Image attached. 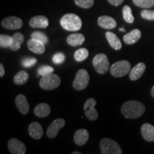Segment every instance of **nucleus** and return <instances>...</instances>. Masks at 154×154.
Here are the masks:
<instances>
[{
  "label": "nucleus",
  "mask_w": 154,
  "mask_h": 154,
  "mask_svg": "<svg viewBox=\"0 0 154 154\" xmlns=\"http://www.w3.org/2000/svg\"><path fill=\"white\" fill-rule=\"evenodd\" d=\"M146 108L143 103L138 101H126L121 106V113L126 119L139 118L143 114Z\"/></svg>",
  "instance_id": "obj_1"
},
{
  "label": "nucleus",
  "mask_w": 154,
  "mask_h": 154,
  "mask_svg": "<svg viewBox=\"0 0 154 154\" xmlns=\"http://www.w3.org/2000/svg\"><path fill=\"white\" fill-rule=\"evenodd\" d=\"M61 26L69 32H77L82 26V19L78 15L69 13L63 15L60 20Z\"/></svg>",
  "instance_id": "obj_2"
},
{
  "label": "nucleus",
  "mask_w": 154,
  "mask_h": 154,
  "mask_svg": "<svg viewBox=\"0 0 154 154\" xmlns=\"http://www.w3.org/2000/svg\"><path fill=\"white\" fill-rule=\"evenodd\" d=\"M61 79L58 75L50 74L47 76H44L39 81V86L42 89L46 91H51L57 88L60 86Z\"/></svg>",
  "instance_id": "obj_3"
},
{
  "label": "nucleus",
  "mask_w": 154,
  "mask_h": 154,
  "mask_svg": "<svg viewBox=\"0 0 154 154\" xmlns=\"http://www.w3.org/2000/svg\"><path fill=\"white\" fill-rule=\"evenodd\" d=\"M100 149L102 154H121L120 146L111 138H103L100 141Z\"/></svg>",
  "instance_id": "obj_4"
},
{
  "label": "nucleus",
  "mask_w": 154,
  "mask_h": 154,
  "mask_svg": "<svg viewBox=\"0 0 154 154\" xmlns=\"http://www.w3.org/2000/svg\"><path fill=\"white\" fill-rule=\"evenodd\" d=\"M93 66L96 72L100 74H104L108 72L110 66L109 60L104 54H98L93 59Z\"/></svg>",
  "instance_id": "obj_5"
},
{
  "label": "nucleus",
  "mask_w": 154,
  "mask_h": 154,
  "mask_svg": "<svg viewBox=\"0 0 154 154\" xmlns=\"http://www.w3.org/2000/svg\"><path fill=\"white\" fill-rule=\"evenodd\" d=\"M131 71V63L128 61L121 60L113 63L110 69V73L113 76L120 78L126 75Z\"/></svg>",
  "instance_id": "obj_6"
},
{
  "label": "nucleus",
  "mask_w": 154,
  "mask_h": 154,
  "mask_svg": "<svg viewBox=\"0 0 154 154\" xmlns=\"http://www.w3.org/2000/svg\"><path fill=\"white\" fill-rule=\"evenodd\" d=\"M89 74L85 69H79L73 82V87L77 91H82L87 87L89 82Z\"/></svg>",
  "instance_id": "obj_7"
},
{
  "label": "nucleus",
  "mask_w": 154,
  "mask_h": 154,
  "mask_svg": "<svg viewBox=\"0 0 154 154\" xmlns=\"http://www.w3.org/2000/svg\"><path fill=\"white\" fill-rule=\"evenodd\" d=\"M96 101L93 98H90L86 100L84 105V109L85 111V115L91 121H96L99 117L98 111L95 109Z\"/></svg>",
  "instance_id": "obj_8"
},
{
  "label": "nucleus",
  "mask_w": 154,
  "mask_h": 154,
  "mask_svg": "<svg viewBox=\"0 0 154 154\" xmlns=\"http://www.w3.org/2000/svg\"><path fill=\"white\" fill-rule=\"evenodd\" d=\"M2 25L7 29L16 30L22 27L23 22L22 19L17 17H9L3 19Z\"/></svg>",
  "instance_id": "obj_9"
},
{
  "label": "nucleus",
  "mask_w": 154,
  "mask_h": 154,
  "mask_svg": "<svg viewBox=\"0 0 154 154\" xmlns=\"http://www.w3.org/2000/svg\"><path fill=\"white\" fill-rule=\"evenodd\" d=\"M7 146L9 152L12 154H24L26 151V146L17 138H11Z\"/></svg>",
  "instance_id": "obj_10"
},
{
  "label": "nucleus",
  "mask_w": 154,
  "mask_h": 154,
  "mask_svg": "<svg viewBox=\"0 0 154 154\" xmlns=\"http://www.w3.org/2000/svg\"><path fill=\"white\" fill-rule=\"evenodd\" d=\"M66 122L63 119H57L54 121L47 129V135L48 137L50 138H55L61 128L64 126Z\"/></svg>",
  "instance_id": "obj_11"
},
{
  "label": "nucleus",
  "mask_w": 154,
  "mask_h": 154,
  "mask_svg": "<svg viewBox=\"0 0 154 154\" xmlns=\"http://www.w3.org/2000/svg\"><path fill=\"white\" fill-rule=\"evenodd\" d=\"M43 42L32 38L27 42V47L30 51L36 54H42L45 51V46Z\"/></svg>",
  "instance_id": "obj_12"
},
{
  "label": "nucleus",
  "mask_w": 154,
  "mask_h": 154,
  "mask_svg": "<svg viewBox=\"0 0 154 154\" xmlns=\"http://www.w3.org/2000/svg\"><path fill=\"white\" fill-rule=\"evenodd\" d=\"M15 103H16L17 109L22 114H27L29 111V105L28 101L26 98L23 94H19L17 96L15 99Z\"/></svg>",
  "instance_id": "obj_13"
},
{
  "label": "nucleus",
  "mask_w": 154,
  "mask_h": 154,
  "mask_svg": "<svg viewBox=\"0 0 154 154\" xmlns=\"http://www.w3.org/2000/svg\"><path fill=\"white\" fill-rule=\"evenodd\" d=\"M29 26L32 28H47L49 26V19L42 15L35 16L30 19Z\"/></svg>",
  "instance_id": "obj_14"
},
{
  "label": "nucleus",
  "mask_w": 154,
  "mask_h": 154,
  "mask_svg": "<svg viewBox=\"0 0 154 154\" xmlns=\"http://www.w3.org/2000/svg\"><path fill=\"white\" fill-rule=\"evenodd\" d=\"M29 134L34 139H40L44 134V131L41 124L38 122H32L29 126Z\"/></svg>",
  "instance_id": "obj_15"
},
{
  "label": "nucleus",
  "mask_w": 154,
  "mask_h": 154,
  "mask_svg": "<svg viewBox=\"0 0 154 154\" xmlns=\"http://www.w3.org/2000/svg\"><path fill=\"white\" fill-rule=\"evenodd\" d=\"M98 24L100 27L105 29H112L116 26V22L113 18L109 16H101L98 19Z\"/></svg>",
  "instance_id": "obj_16"
},
{
  "label": "nucleus",
  "mask_w": 154,
  "mask_h": 154,
  "mask_svg": "<svg viewBox=\"0 0 154 154\" xmlns=\"http://www.w3.org/2000/svg\"><path fill=\"white\" fill-rule=\"evenodd\" d=\"M146 68V64L143 62L138 63L134 68L131 69L129 72V78L132 81H136L139 79L142 75L143 74Z\"/></svg>",
  "instance_id": "obj_17"
},
{
  "label": "nucleus",
  "mask_w": 154,
  "mask_h": 154,
  "mask_svg": "<svg viewBox=\"0 0 154 154\" xmlns=\"http://www.w3.org/2000/svg\"><path fill=\"white\" fill-rule=\"evenodd\" d=\"M89 134L86 129L81 128L75 133L74 140L77 146H84L88 141Z\"/></svg>",
  "instance_id": "obj_18"
},
{
  "label": "nucleus",
  "mask_w": 154,
  "mask_h": 154,
  "mask_svg": "<svg viewBox=\"0 0 154 154\" xmlns=\"http://www.w3.org/2000/svg\"><path fill=\"white\" fill-rule=\"evenodd\" d=\"M140 131L144 140L149 142L154 141V126L150 124L142 125Z\"/></svg>",
  "instance_id": "obj_19"
},
{
  "label": "nucleus",
  "mask_w": 154,
  "mask_h": 154,
  "mask_svg": "<svg viewBox=\"0 0 154 154\" xmlns=\"http://www.w3.org/2000/svg\"><path fill=\"white\" fill-rule=\"evenodd\" d=\"M141 37V32L139 29H135L124 36V41L126 44H134Z\"/></svg>",
  "instance_id": "obj_20"
},
{
  "label": "nucleus",
  "mask_w": 154,
  "mask_h": 154,
  "mask_svg": "<svg viewBox=\"0 0 154 154\" xmlns=\"http://www.w3.org/2000/svg\"><path fill=\"white\" fill-rule=\"evenodd\" d=\"M51 113V108L47 103H42L38 104L34 109V113L37 117L44 118L49 116Z\"/></svg>",
  "instance_id": "obj_21"
},
{
  "label": "nucleus",
  "mask_w": 154,
  "mask_h": 154,
  "mask_svg": "<svg viewBox=\"0 0 154 154\" xmlns=\"http://www.w3.org/2000/svg\"><path fill=\"white\" fill-rule=\"evenodd\" d=\"M85 41V37L82 34L76 33L69 35L66 38V42L70 46L72 47H78L82 45Z\"/></svg>",
  "instance_id": "obj_22"
},
{
  "label": "nucleus",
  "mask_w": 154,
  "mask_h": 154,
  "mask_svg": "<svg viewBox=\"0 0 154 154\" xmlns=\"http://www.w3.org/2000/svg\"><path fill=\"white\" fill-rule=\"evenodd\" d=\"M106 37L108 42L113 49L115 50H120L122 47V44L118 36L114 33L111 32H107L106 33Z\"/></svg>",
  "instance_id": "obj_23"
},
{
  "label": "nucleus",
  "mask_w": 154,
  "mask_h": 154,
  "mask_svg": "<svg viewBox=\"0 0 154 154\" xmlns=\"http://www.w3.org/2000/svg\"><path fill=\"white\" fill-rule=\"evenodd\" d=\"M24 41V36L22 33L17 32L12 36V42L9 47L11 51H18Z\"/></svg>",
  "instance_id": "obj_24"
},
{
  "label": "nucleus",
  "mask_w": 154,
  "mask_h": 154,
  "mask_svg": "<svg viewBox=\"0 0 154 154\" xmlns=\"http://www.w3.org/2000/svg\"><path fill=\"white\" fill-rule=\"evenodd\" d=\"M29 77V76L27 72H24V71L19 72L14 77V84H17V85H23L25 83L27 82Z\"/></svg>",
  "instance_id": "obj_25"
},
{
  "label": "nucleus",
  "mask_w": 154,
  "mask_h": 154,
  "mask_svg": "<svg viewBox=\"0 0 154 154\" xmlns=\"http://www.w3.org/2000/svg\"><path fill=\"white\" fill-rule=\"evenodd\" d=\"M122 13L124 19L127 23L132 24V23L134 22V17L132 14L131 8L129 6H124V7H123Z\"/></svg>",
  "instance_id": "obj_26"
},
{
  "label": "nucleus",
  "mask_w": 154,
  "mask_h": 154,
  "mask_svg": "<svg viewBox=\"0 0 154 154\" xmlns=\"http://www.w3.org/2000/svg\"><path fill=\"white\" fill-rule=\"evenodd\" d=\"M88 57V51L86 48H81L75 51L74 59L76 61H84Z\"/></svg>",
  "instance_id": "obj_27"
},
{
  "label": "nucleus",
  "mask_w": 154,
  "mask_h": 154,
  "mask_svg": "<svg viewBox=\"0 0 154 154\" xmlns=\"http://www.w3.org/2000/svg\"><path fill=\"white\" fill-rule=\"evenodd\" d=\"M136 6L143 9H149L154 6V0H133Z\"/></svg>",
  "instance_id": "obj_28"
},
{
  "label": "nucleus",
  "mask_w": 154,
  "mask_h": 154,
  "mask_svg": "<svg viewBox=\"0 0 154 154\" xmlns=\"http://www.w3.org/2000/svg\"><path fill=\"white\" fill-rule=\"evenodd\" d=\"M12 42V36L6 34L0 35V47L2 48H9Z\"/></svg>",
  "instance_id": "obj_29"
},
{
  "label": "nucleus",
  "mask_w": 154,
  "mask_h": 154,
  "mask_svg": "<svg viewBox=\"0 0 154 154\" xmlns=\"http://www.w3.org/2000/svg\"><path fill=\"white\" fill-rule=\"evenodd\" d=\"M31 38L38 40V41L43 42L44 44H47L48 42H49L47 36L44 33H43V32H38V31L34 32L33 33L31 34Z\"/></svg>",
  "instance_id": "obj_30"
},
{
  "label": "nucleus",
  "mask_w": 154,
  "mask_h": 154,
  "mask_svg": "<svg viewBox=\"0 0 154 154\" xmlns=\"http://www.w3.org/2000/svg\"><path fill=\"white\" fill-rule=\"evenodd\" d=\"M74 2L78 7L84 9H88L93 6L94 0H74Z\"/></svg>",
  "instance_id": "obj_31"
},
{
  "label": "nucleus",
  "mask_w": 154,
  "mask_h": 154,
  "mask_svg": "<svg viewBox=\"0 0 154 154\" xmlns=\"http://www.w3.org/2000/svg\"><path fill=\"white\" fill-rule=\"evenodd\" d=\"M37 72H38V75H40V76H47V75L52 74L54 72V68L50 66L44 65V66H40L39 68L38 69Z\"/></svg>",
  "instance_id": "obj_32"
},
{
  "label": "nucleus",
  "mask_w": 154,
  "mask_h": 154,
  "mask_svg": "<svg viewBox=\"0 0 154 154\" xmlns=\"http://www.w3.org/2000/svg\"><path fill=\"white\" fill-rule=\"evenodd\" d=\"M37 63V60L34 57H26L22 59V64L24 67L29 68V67L34 66Z\"/></svg>",
  "instance_id": "obj_33"
},
{
  "label": "nucleus",
  "mask_w": 154,
  "mask_h": 154,
  "mask_svg": "<svg viewBox=\"0 0 154 154\" xmlns=\"http://www.w3.org/2000/svg\"><path fill=\"white\" fill-rule=\"evenodd\" d=\"M142 18L146 20L154 21V10H148L144 9L140 12Z\"/></svg>",
  "instance_id": "obj_34"
},
{
  "label": "nucleus",
  "mask_w": 154,
  "mask_h": 154,
  "mask_svg": "<svg viewBox=\"0 0 154 154\" xmlns=\"http://www.w3.org/2000/svg\"><path fill=\"white\" fill-rule=\"evenodd\" d=\"M65 60V55L63 53H57L53 56L52 61L56 64H61Z\"/></svg>",
  "instance_id": "obj_35"
},
{
  "label": "nucleus",
  "mask_w": 154,
  "mask_h": 154,
  "mask_svg": "<svg viewBox=\"0 0 154 154\" xmlns=\"http://www.w3.org/2000/svg\"><path fill=\"white\" fill-rule=\"evenodd\" d=\"M124 1V0H108V2H109L110 3L111 5L116 6V7L121 5Z\"/></svg>",
  "instance_id": "obj_36"
},
{
  "label": "nucleus",
  "mask_w": 154,
  "mask_h": 154,
  "mask_svg": "<svg viewBox=\"0 0 154 154\" xmlns=\"http://www.w3.org/2000/svg\"><path fill=\"white\" fill-rule=\"evenodd\" d=\"M5 68H4V66L2 63H0V77H3L4 75H5Z\"/></svg>",
  "instance_id": "obj_37"
},
{
  "label": "nucleus",
  "mask_w": 154,
  "mask_h": 154,
  "mask_svg": "<svg viewBox=\"0 0 154 154\" xmlns=\"http://www.w3.org/2000/svg\"><path fill=\"white\" fill-rule=\"evenodd\" d=\"M151 95L154 98V86L151 88Z\"/></svg>",
  "instance_id": "obj_38"
},
{
  "label": "nucleus",
  "mask_w": 154,
  "mask_h": 154,
  "mask_svg": "<svg viewBox=\"0 0 154 154\" xmlns=\"http://www.w3.org/2000/svg\"><path fill=\"white\" fill-rule=\"evenodd\" d=\"M82 153H80V152H77V151H75V152H73L72 154H81Z\"/></svg>",
  "instance_id": "obj_39"
},
{
  "label": "nucleus",
  "mask_w": 154,
  "mask_h": 154,
  "mask_svg": "<svg viewBox=\"0 0 154 154\" xmlns=\"http://www.w3.org/2000/svg\"><path fill=\"white\" fill-rule=\"evenodd\" d=\"M119 30H120V31H123V32H124V31H125L124 29H123V28H121V29H119Z\"/></svg>",
  "instance_id": "obj_40"
}]
</instances>
